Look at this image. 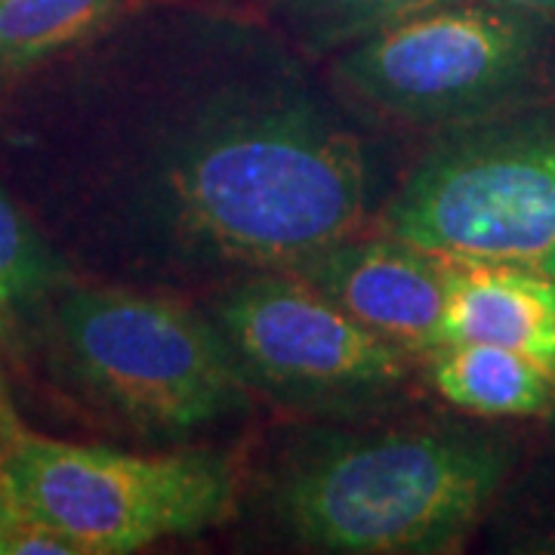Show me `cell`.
Listing matches in <instances>:
<instances>
[{
	"label": "cell",
	"instance_id": "1",
	"mask_svg": "<svg viewBox=\"0 0 555 555\" xmlns=\"http://www.w3.org/2000/svg\"><path fill=\"white\" fill-rule=\"evenodd\" d=\"M356 133L306 102H244L189 130L158 198L170 232L201 254L262 269L356 235L367 210Z\"/></svg>",
	"mask_w": 555,
	"mask_h": 555
},
{
	"label": "cell",
	"instance_id": "2",
	"mask_svg": "<svg viewBox=\"0 0 555 555\" xmlns=\"http://www.w3.org/2000/svg\"><path fill=\"white\" fill-rule=\"evenodd\" d=\"M503 441L481 433H379L309 448L278 485V516L321 553H444L506 476Z\"/></svg>",
	"mask_w": 555,
	"mask_h": 555
},
{
	"label": "cell",
	"instance_id": "3",
	"mask_svg": "<svg viewBox=\"0 0 555 555\" xmlns=\"http://www.w3.org/2000/svg\"><path fill=\"white\" fill-rule=\"evenodd\" d=\"M379 232L444 259L555 275V108L506 105L451 124Z\"/></svg>",
	"mask_w": 555,
	"mask_h": 555
},
{
	"label": "cell",
	"instance_id": "4",
	"mask_svg": "<svg viewBox=\"0 0 555 555\" xmlns=\"http://www.w3.org/2000/svg\"><path fill=\"white\" fill-rule=\"evenodd\" d=\"M0 478L20 513L60 531L78 555H127L201 534L235 506V473L225 456L124 454L25 426L0 441Z\"/></svg>",
	"mask_w": 555,
	"mask_h": 555
},
{
	"label": "cell",
	"instance_id": "5",
	"mask_svg": "<svg viewBox=\"0 0 555 555\" xmlns=\"http://www.w3.org/2000/svg\"><path fill=\"white\" fill-rule=\"evenodd\" d=\"M72 371L145 429L192 433L241 408L247 377L217 321L170 299L78 287L56 306Z\"/></svg>",
	"mask_w": 555,
	"mask_h": 555
},
{
	"label": "cell",
	"instance_id": "6",
	"mask_svg": "<svg viewBox=\"0 0 555 555\" xmlns=\"http://www.w3.org/2000/svg\"><path fill=\"white\" fill-rule=\"evenodd\" d=\"M543 22L454 0L349 43L337 78L358 100L416 124H463L513 105L534 78Z\"/></svg>",
	"mask_w": 555,
	"mask_h": 555
},
{
	"label": "cell",
	"instance_id": "7",
	"mask_svg": "<svg viewBox=\"0 0 555 555\" xmlns=\"http://www.w3.org/2000/svg\"><path fill=\"white\" fill-rule=\"evenodd\" d=\"M217 327L247 383L294 396H352L389 389L411 356L367 331L291 269L232 287L217 302Z\"/></svg>",
	"mask_w": 555,
	"mask_h": 555
},
{
	"label": "cell",
	"instance_id": "8",
	"mask_svg": "<svg viewBox=\"0 0 555 555\" xmlns=\"http://www.w3.org/2000/svg\"><path fill=\"white\" fill-rule=\"evenodd\" d=\"M291 272L411 358H429L444 343V257L379 232V238L349 235L299 259Z\"/></svg>",
	"mask_w": 555,
	"mask_h": 555
},
{
	"label": "cell",
	"instance_id": "9",
	"mask_svg": "<svg viewBox=\"0 0 555 555\" xmlns=\"http://www.w3.org/2000/svg\"><path fill=\"white\" fill-rule=\"evenodd\" d=\"M444 343H488L555 374V275L448 259Z\"/></svg>",
	"mask_w": 555,
	"mask_h": 555
},
{
	"label": "cell",
	"instance_id": "10",
	"mask_svg": "<svg viewBox=\"0 0 555 555\" xmlns=\"http://www.w3.org/2000/svg\"><path fill=\"white\" fill-rule=\"evenodd\" d=\"M429 379L448 404L476 416H543L555 408V374L534 358L488 343H441Z\"/></svg>",
	"mask_w": 555,
	"mask_h": 555
},
{
	"label": "cell",
	"instance_id": "11",
	"mask_svg": "<svg viewBox=\"0 0 555 555\" xmlns=\"http://www.w3.org/2000/svg\"><path fill=\"white\" fill-rule=\"evenodd\" d=\"M120 0H0V72H22L96 28Z\"/></svg>",
	"mask_w": 555,
	"mask_h": 555
},
{
	"label": "cell",
	"instance_id": "12",
	"mask_svg": "<svg viewBox=\"0 0 555 555\" xmlns=\"http://www.w3.org/2000/svg\"><path fill=\"white\" fill-rule=\"evenodd\" d=\"M454 0H278L291 31L315 50H337Z\"/></svg>",
	"mask_w": 555,
	"mask_h": 555
},
{
	"label": "cell",
	"instance_id": "13",
	"mask_svg": "<svg viewBox=\"0 0 555 555\" xmlns=\"http://www.w3.org/2000/svg\"><path fill=\"white\" fill-rule=\"evenodd\" d=\"M62 284V262L0 189V315H13Z\"/></svg>",
	"mask_w": 555,
	"mask_h": 555
},
{
	"label": "cell",
	"instance_id": "14",
	"mask_svg": "<svg viewBox=\"0 0 555 555\" xmlns=\"http://www.w3.org/2000/svg\"><path fill=\"white\" fill-rule=\"evenodd\" d=\"M485 3H494L503 10H513L521 16H531L537 22H555V0H485Z\"/></svg>",
	"mask_w": 555,
	"mask_h": 555
},
{
	"label": "cell",
	"instance_id": "15",
	"mask_svg": "<svg viewBox=\"0 0 555 555\" xmlns=\"http://www.w3.org/2000/svg\"><path fill=\"white\" fill-rule=\"evenodd\" d=\"M22 429L20 414L13 408V398H10V386L3 379V367H0V441L13 438Z\"/></svg>",
	"mask_w": 555,
	"mask_h": 555
},
{
	"label": "cell",
	"instance_id": "16",
	"mask_svg": "<svg viewBox=\"0 0 555 555\" xmlns=\"http://www.w3.org/2000/svg\"><path fill=\"white\" fill-rule=\"evenodd\" d=\"M16 518H20V509H16L13 496H10L3 478H0V555H7V543H10V534H13Z\"/></svg>",
	"mask_w": 555,
	"mask_h": 555
}]
</instances>
